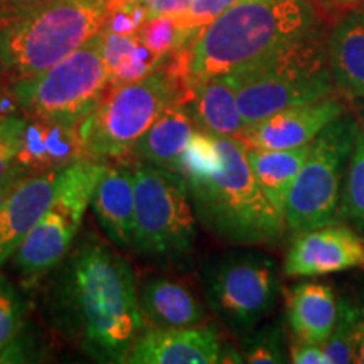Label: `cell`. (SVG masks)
<instances>
[{
  "label": "cell",
  "instance_id": "obj_1",
  "mask_svg": "<svg viewBox=\"0 0 364 364\" xmlns=\"http://www.w3.org/2000/svg\"><path fill=\"white\" fill-rule=\"evenodd\" d=\"M113 248L86 236L59 263L46 295L54 329L105 364L127 363L132 346L147 327L134 268Z\"/></svg>",
  "mask_w": 364,
  "mask_h": 364
},
{
  "label": "cell",
  "instance_id": "obj_2",
  "mask_svg": "<svg viewBox=\"0 0 364 364\" xmlns=\"http://www.w3.org/2000/svg\"><path fill=\"white\" fill-rule=\"evenodd\" d=\"M321 31L309 0H241L204 27L189 46V78L230 76Z\"/></svg>",
  "mask_w": 364,
  "mask_h": 364
},
{
  "label": "cell",
  "instance_id": "obj_3",
  "mask_svg": "<svg viewBox=\"0 0 364 364\" xmlns=\"http://www.w3.org/2000/svg\"><path fill=\"white\" fill-rule=\"evenodd\" d=\"M216 136V135H215ZM223 164L199 179H188L196 218L211 235L236 247H273L285 231L284 213L255 179L247 147L236 136H216Z\"/></svg>",
  "mask_w": 364,
  "mask_h": 364
},
{
  "label": "cell",
  "instance_id": "obj_4",
  "mask_svg": "<svg viewBox=\"0 0 364 364\" xmlns=\"http://www.w3.org/2000/svg\"><path fill=\"white\" fill-rule=\"evenodd\" d=\"M108 0H59L0 16V81L43 75L103 29Z\"/></svg>",
  "mask_w": 364,
  "mask_h": 364
},
{
  "label": "cell",
  "instance_id": "obj_5",
  "mask_svg": "<svg viewBox=\"0 0 364 364\" xmlns=\"http://www.w3.org/2000/svg\"><path fill=\"white\" fill-rule=\"evenodd\" d=\"M245 125L336 93L322 29L230 75Z\"/></svg>",
  "mask_w": 364,
  "mask_h": 364
},
{
  "label": "cell",
  "instance_id": "obj_6",
  "mask_svg": "<svg viewBox=\"0 0 364 364\" xmlns=\"http://www.w3.org/2000/svg\"><path fill=\"white\" fill-rule=\"evenodd\" d=\"M191 78H182L162 65L134 83L108 86L93 112L80 124L86 157L125 159L136 140L171 105L188 103Z\"/></svg>",
  "mask_w": 364,
  "mask_h": 364
},
{
  "label": "cell",
  "instance_id": "obj_7",
  "mask_svg": "<svg viewBox=\"0 0 364 364\" xmlns=\"http://www.w3.org/2000/svg\"><path fill=\"white\" fill-rule=\"evenodd\" d=\"M134 250L142 257L182 262L196 245V213L179 172L135 161Z\"/></svg>",
  "mask_w": 364,
  "mask_h": 364
},
{
  "label": "cell",
  "instance_id": "obj_8",
  "mask_svg": "<svg viewBox=\"0 0 364 364\" xmlns=\"http://www.w3.org/2000/svg\"><path fill=\"white\" fill-rule=\"evenodd\" d=\"M102 31L43 75L9 86L27 118L80 127L108 88Z\"/></svg>",
  "mask_w": 364,
  "mask_h": 364
},
{
  "label": "cell",
  "instance_id": "obj_9",
  "mask_svg": "<svg viewBox=\"0 0 364 364\" xmlns=\"http://www.w3.org/2000/svg\"><path fill=\"white\" fill-rule=\"evenodd\" d=\"M358 130L356 118L344 113L312 142L284 208L285 226L294 235L338 223L344 176Z\"/></svg>",
  "mask_w": 364,
  "mask_h": 364
},
{
  "label": "cell",
  "instance_id": "obj_10",
  "mask_svg": "<svg viewBox=\"0 0 364 364\" xmlns=\"http://www.w3.org/2000/svg\"><path fill=\"white\" fill-rule=\"evenodd\" d=\"M203 284L218 318L235 334L247 336L275 307L279 265L263 252H231L204 265Z\"/></svg>",
  "mask_w": 364,
  "mask_h": 364
},
{
  "label": "cell",
  "instance_id": "obj_11",
  "mask_svg": "<svg viewBox=\"0 0 364 364\" xmlns=\"http://www.w3.org/2000/svg\"><path fill=\"white\" fill-rule=\"evenodd\" d=\"M348 270H364V236L341 223L295 233L284 262V273L294 279Z\"/></svg>",
  "mask_w": 364,
  "mask_h": 364
},
{
  "label": "cell",
  "instance_id": "obj_12",
  "mask_svg": "<svg viewBox=\"0 0 364 364\" xmlns=\"http://www.w3.org/2000/svg\"><path fill=\"white\" fill-rule=\"evenodd\" d=\"M61 184V182H59ZM85 206L56 196V201L36 223L14 252V267L27 279L54 270L71 252L86 213Z\"/></svg>",
  "mask_w": 364,
  "mask_h": 364
},
{
  "label": "cell",
  "instance_id": "obj_13",
  "mask_svg": "<svg viewBox=\"0 0 364 364\" xmlns=\"http://www.w3.org/2000/svg\"><path fill=\"white\" fill-rule=\"evenodd\" d=\"M346 113L344 103L336 93L316 102L297 105L273 113L257 124L248 125L238 139L247 147L294 149L312 144L331 122Z\"/></svg>",
  "mask_w": 364,
  "mask_h": 364
},
{
  "label": "cell",
  "instance_id": "obj_14",
  "mask_svg": "<svg viewBox=\"0 0 364 364\" xmlns=\"http://www.w3.org/2000/svg\"><path fill=\"white\" fill-rule=\"evenodd\" d=\"M221 339L209 324L193 327L147 326L132 346L130 364H215L220 363Z\"/></svg>",
  "mask_w": 364,
  "mask_h": 364
},
{
  "label": "cell",
  "instance_id": "obj_15",
  "mask_svg": "<svg viewBox=\"0 0 364 364\" xmlns=\"http://www.w3.org/2000/svg\"><path fill=\"white\" fill-rule=\"evenodd\" d=\"M61 171L27 176L4 203L0 209V267L56 201Z\"/></svg>",
  "mask_w": 364,
  "mask_h": 364
},
{
  "label": "cell",
  "instance_id": "obj_16",
  "mask_svg": "<svg viewBox=\"0 0 364 364\" xmlns=\"http://www.w3.org/2000/svg\"><path fill=\"white\" fill-rule=\"evenodd\" d=\"M95 218L112 247L132 250L135 220L134 164H110L91 198Z\"/></svg>",
  "mask_w": 364,
  "mask_h": 364
},
{
  "label": "cell",
  "instance_id": "obj_17",
  "mask_svg": "<svg viewBox=\"0 0 364 364\" xmlns=\"http://www.w3.org/2000/svg\"><path fill=\"white\" fill-rule=\"evenodd\" d=\"M86 157L80 127L27 118L16 164L27 174L59 171Z\"/></svg>",
  "mask_w": 364,
  "mask_h": 364
},
{
  "label": "cell",
  "instance_id": "obj_18",
  "mask_svg": "<svg viewBox=\"0 0 364 364\" xmlns=\"http://www.w3.org/2000/svg\"><path fill=\"white\" fill-rule=\"evenodd\" d=\"M139 306L145 326L176 329L203 324L206 311L182 282L150 275L139 285Z\"/></svg>",
  "mask_w": 364,
  "mask_h": 364
},
{
  "label": "cell",
  "instance_id": "obj_19",
  "mask_svg": "<svg viewBox=\"0 0 364 364\" xmlns=\"http://www.w3.org/2000/svg\"><path fill=\"white\" fill-rule=\"evenodd\" d=\"M285 309L295 339L324 344L338 321L339 300L331 285L300 282L287 292Z\"/></svg>",
  "mask_w": 364,
  "mask_h": 364
},
{
  "label": "cell",
  "instance_id": "obj_20",
  "mask_svg": "<svg viewBox=\"0 0 364 364\" xmlns=\"http://www.w3.org/2000/svg\"><path fill=\"white\" fill-rule=\"evenodd\" d=\"M198 130L216 136H238L247 129L241 117L236 88L230 76H216L193 83L188 103Z\"/></svg>",
  "mask_w": 364,
  "mask_h": 364
},
{
  "label": "cell",
  "instance_id": "obj_21",
  "mask_svg": "<svg viewBox=\"0 0 364 364\" xmlns=\"http://www.w3.org/2000/svg\"><path fill=\"white\" fill-rule=\"evenodd\" d=\"M194 132L196 125L188 105L177 102L171 105L136 140L130 159L179 172L181 156Z\"/></svg>",
  "mask_w": 364,
  "mask_h": 364
},
{
  "label": "cell",
  "instance_id": "obj_22",
  "mask_svg": "<svg viewBox=\"0 0 364 364\" xmlns=\"http://www.w3.org/2000/svg\"><path fill=\"white\" fill-rule=\"evenodd\" d=\"M327 58L336 90L364 100V9L348 14L327 38Z\"/></svg>",
  "mask_w": 364,
  "mask_h": 364
},
{
  "label": "cell",
  "instance_id": "obj_23",
  "mask_svg": "<svg viewBox=\"0 0 364 364\" xmlns=\"http://www.w3.org/2000/svg\"><path fill=\"white\" fill-rule=\"evenodd\" d=\"M247 147V145H245ZM312 144L294 149L247 147V161L267 198L284 213L287 196L311 152Z\"/></svg>",
  "mask_w": 364,
  "mask_h": 364
},
{
  "label": "cell",
  "instance_id": "obj_24",
  "mask_svg": "<svg viewBox=\"0 0 364 364\" xmlns=\"http://www.w3.org/2000/svg\"><path fill=\"white\" fill-rule=\"evenodd\" d=\"M102 53L108 70V86L134 83L164 65L135 34H115L102 29Z\"/></svg>",
  "mask_w": 364,
  "mask_h": 364
},
{
  "label": "cell",
  "instance_id": "obj_25",
  "mask_svg": "<svg viewBox=\"0 0 364 364\" xmlns=\"http://www.w3.org/2000/svg\"><path fill=\"white\" fill-rule=\"evenodd\" d=\"M341 218L364 231V129L358 130L346 169L339 203V220Z\"/></svg>",
  "mask_w": 364,
  "mask_h": 364
},
{
  "label": "cell",
  "instance_id": "obj_26",
  "mask_svg": "<svg viewBox=\"0 0 364 364\" xmlns=\"http://www.w3.org/2000/svg\"><path fill=\"white\" fill-rule=\"evenodd\" d=\"M361 306L349 299L339 300L338 321L332 329L329 339L324 343V351L329 364L354 363V339Z\"/></svg>",
  "mask_w": 364,
  "mask_h": 364
},
{
  "label": "cell",
  "instance_id": "obj_27",
  "mask_svg": "<svg viewBox=\"0 0 364 364\" xmlns=\"http://www.w3.org/2000/svg\"><path fill=\"white\" fill-rule=\"evenodd\" d=\"M223 159L216 136L203 130H196L186 145L179 161V174L188 179L206 177L221 167Z\"/></svg>",
  "mask_w": 364,
  "mask_h": 364
},
{
  "label": "cell",
  "instance_id": "obj_28",
  "mask_svg": "<svg viewBox=\"0 0 364 364\" xmlns=\"http://www.w3.org/2000/svg\"><path fill=\"white\" fill-rule=\"evenodd\" d=\"M240 2L241 0H193L186 11L172 16L179 33V49L189 48L204 27Z\"/></svg>",
  "mask_w": 364,
  "mask_h": 364
},
{
  "label": "cell",
  "instance_id": "obj_29",
  "mask_svg": "<svg viewBox=\"0 0 364 364\" xmlns=\"http://www.w3.org/2000/svg\"><path fill=\"white\" fill-rule=\"evenodd\" d=\"M245 363L252 364H282L287 363L284 344V331L279 324L255 327L245 336L243 351Z\"/></svg>",
  "mask_w": 364,
  "mask_h": 364
},
{
  "label": "cell",
  "instance_id": "obj_30",
  "mask_svg": "<svg viewBox=\"0 0 364 364\" xmlns=\"http://www.w3.org/2000/svg\"><path fill=\"white\" fill-rule=\"evenodd\" d=\"M26 304L19 290L0 277V358L24 329Z\"/></svg>",
  "mask_w": 364,
  "mask_h": 364
},
{
  "label": "cell",
  "instance_id": "obj_31",
  "mask_svg": "<svg viewBox=\"0 0 364 364\" xmlns=\"http://www.w3.org/2000/svg\"><path fill=\"white\" fill-rule=\"evenodd\" d=\"M139 38L154 56L166 61L179 49V33L172 16H161L149 19L140 27Z\"/></svg>",
  "mask_w": 364,
  "mask_h": 364
},
{
  "label": "cell",
  "instance_id": "obj_32",
  "mask_svg": "<svg viewBox=\"0 0 364 364\" xmlns=\"http://www.w3.org/2000/svg\"><path fill=\"white\" fill-rule=\"evenodd\" d=\"M26 124L27 117L16 113L0 122V177L6 176L16 166Z\"/></svg>",
  "mask_w": 364,
  "mask_h": 364
},
{
  "label": "cell",
  "instance_id": "obj_33",
  "mask_svg": "<svg viewBox=\"0 0 364 364\" xmlns=\"http://www.w3.org/2000/svg\"><path fill=\"white\" fill-rule=\"evenodd\" d=\"M147 21V9H145L142 0H136V2L108 9L107 22H105L103 29L115 34H135Z\"/></svg>",
  "mask_w": 364,
  "mask_h": 364
},
{
  "label": "cell",
  "instance_id": "obj_34",
  "mask_svg": "<svg viewBox=\"0 0 364 364\" xmlns=\"http://www.w3.org/2000/svg\"><path fill=\"white\" fill-rule=\"evenodd\" d=\"M289 361L295 364H329L324 344L297 339L289 349Z\"/></svg>",
  "mask_w": 364,
  "mask_h": 364
},
{
  "label": "cell",
  "instance_id": "obj_35",
  "mask_svg": "<svg viewBox=\"0 0 364 364\" xmlns=\"http://www.w3.org/2000/svg\"><path fill=\"white\" fill-rule=\"evenodd\" d=\"M147 9L149 19L161 16H177L189 7L193 0H142Z\"/></svg>",
  "mask_w": 364,
  "mask_h": 364
},
{
  "label": "cell",
  "instance_id": "obj_36",
  "mask_svg": "<svg viewBox=\"0 0 364 364\" xmlns=\"http://www.w3.org/2000/svg\"><path fill=\"white\" fill-rule=\"evenodd\" d=\"M27 176H33V174H27L24 169H21V167L16 164V166H14L6 176L0 177V209H2L4 203L7 201L9 196L12 194V191L16 189Z\"/></svg>",
  "mask_w": 364,
  "mask_h": 364
},
{
  "label": "cell",
  "instance_id": "obj_37",
  "mask_svg": "<svg viewBox=\"0 0 364 364\" xmlns=\"http://www.w3.org/2000/svg\"><path fill=\"white\" fill-rule=\"evenodd\" d=\"M54 2H59V0H2L0 16H2V14L21 12V11H27V9L48 6V4H54Z\"/></svg>",
  "mask_w": 364,
  "mask_h": 364
},
{
  "label": "cell",
  "instance_id": "obj_38",
  "mask_svg": "<svg viewBox=\"0 0 364 364\" xmlns=\"http://www.w3.org/2000/svg\"><path fill=\"white\" fill-rule=\"evenodd\" d=\"M354 363L364 364V307L361 306L356 326V339H354Z\"/></svg>",
  "mask_w": 364,
  "mask_h": 364
},
{
  "label": "cell",
  "instance_id": "obj_39",
  "mask_svg": "<svg viewBox=\"0 0 364 364\" xmlns=\"http://www.w3.org/2000/svg\"><path fill=\"white\" fill-rule=\"evenodd\" d=\"M16 108L19 107H17V102L16 98H14L11 88H7V93H2V91H0V122L6 120L7 117L14 115V110H16Z\"/></svg>",
  "mask_w": 364,
  "mask_h": 364
},
{
  "label": "cell",
  "instance_id": "obj_40",
  "mask_svg": "<svg viewBox=\"0 0 364 364\" xmlns=\"http://www.w3.org/2000/svg\"><path fill=\"white\" fill-rule=\"evenodd\" d=\"M220 363H245V358L240 351H236L233 346L225 344L221 346Z\"/></svg>",
  "mask_w": 364,
  "mask_h": 364
},
{
  "label": "cell",
  "instance_id": "obj_41",
  "mask_svg": "<svg viewBox=\"0 0 364 364\" xmlns=\"http://www.w3.org/2000/svg\"><path fill=\"white\" fill-rule=\"evenodd\" d=\"M129 2H136V0H108V9L124 6V4H129Z\"/></svg>",
  "mask_w": 364,
  "mask_h": 364
},
{
  "label": "cell",
  "instance_id": "obj_42",
  "mask_svg": "<svg viewBox=\"0 0 364 364\" xmlns=\"http://www.w3.org/2000/svg\"><path fill=\"white\" fill-rule=\"evenodd\" d=\"M339 2H344V4H351V2H358V0H339Z\"/></svg>",
  "mask_w": 364,
  "mask_h": 364
},
{
  "label": "cell",
  "instance_id": "obj_43",
  "mask_svg": "<svg viewBox=\"0 0 364 364\" xmlns=\"http://www.w3.org/2000/svg\"><path fill=\"white\" fill-rule=\"evenodd\" d=\"M361 117H363V122H364V107L361 108Z\"/></svg>",
  "mask_w": 364,
  "mask_h": 364
},
{
  "label": "cell",
  "instance_id": "obj_44",
  "mask_svg": "<svg viewBox=\"0 0 364 364\" xmlns=\"http://www.w3.org/2000/svg\"><path fill=\"white\" fill-rule=\"evenodd\" d=\"M0 9H2V0H0Z\"/></svg>",
  "mask_w": 364,
  "mask_h": 364
}]
</instances>
